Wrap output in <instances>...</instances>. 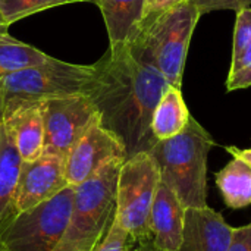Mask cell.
Returning a JSON list of instances; mask_svg holds the SVG:
<instances>
[{
  "label": "cell",
  "mask_w": 251,
  "mask_h": 251,
  "mask_svg": "<svg viewBox=\"0 0 251 251\" xmlns=\"http://www.w3.org/2000/svg\"><path fill=\"white\" fill-rule=\"evenodd\" d=\"M185 207L178 196L162 181L150 212V234L157 251H178L182 243Z\"/></svg>",
  "instance_id": "cell-13"
},
{
  "label": "cell",
  "mask_w": 251,
  "mask_h": 251,
  "mask_svg": "<svg viewBox=\"0 0 251 251\" xmlns=\"http://www.w3.org/2000/svg\"><path fill=\"white\" fill-rule=\"evenodd\" d=\"M190 118L191 113L182 97L181 88L169 85L159 100L151 118L153 137L157 141H162L181 134L187 128Z\"/></svg>",
  "instance_id": "cell-17"
},
{
  "label": "cell",
  "mask_w": 251,
  "mask_h": 251,
  "mask_svg": "<svg viewBox=\"0 0 251 251\" xmlns=\"http://www.w3.org/2000/svg\"><path fill=\"white\" fill-rule=\"evenodd\" d=\"M216 185L229 209H244L251 204V166L238 157L216 174Z\"/></svg>",
  "instance_id": "cell-19"
},
{
  "label": "cell",
  "mask_w": 251,
  "mask_h": 251,
  "mask_svg": "<svg viewBox=\"0 0 251 251\" xmlns=\"http://www.w3.org/2000/svg\"><path fill=\"white\" fill-rule=\"evenodd\" d=\"M97 84V66L51 59L0 79V94L9 101H41L51 97L90 96Z\"/></svg>",
  "instance_id": "cell-5"
},
{
  "label": "cell",
  "mask_w": 251,
  "mask_h": 251,
  "mask_svg": "<svg viewBox=\"0 0 251 251\" xmlns=\"http://www.w3.org/2000/svg\"><path fill=\"white\" fill-rule=\"evenodd\" d=\"M160 184V171L150 151L125 159L116 185L115 219L132 240H146L150 234V212Z\"/></svg>",
  "instance_id": "cell-6"
},
{
  "label": "cell",
  "mask_w": 251,
  "mask_h": 251,
  "mask_svg": "<svg viewBox=\"0 0 251 251\" xmlns=\"http://www.w3.org/2000/svg\"><path fill=\"white\" fill-rule=\"evenodd\" d=\"M76 1H93V0H0V16L6 25H10L37 12L54 6L76 3Z\"/></svg>",
  "instance_id": "cell-20"
},
{
  "label": "cell",
  "mask_w": 251,
  "mask_h": 251,
  "mask_svg": "<svg viewBox=\"0 0 251 251\" xmlns=\"http://www.w3.org/2000/svg\"><path fill=\"white\" fill-rule=\"evenodd\" d=\"M251 87V9L237 12L234 29V49L226 90L235 91Z\"/></svg>",
  "instance_id": "cell-16"
},
{
  "label": "cell",
  "mask_w": 251,
  "mask_h": 251,
  "mask_svg": "<svg viewBox=\"0 0 251 251\" xmlns=\"http://www.w3.org/2000/svg\"><path fill=\"white\" fill-rule=\"evenodd\" d=\"M74 187L15 215L0 234V251H54L69 224Z\"/></svg>",
  "instance_id": "cell-7"
},
{
  "label": "cell",
  "mask_w": 251,
  "mask_h": 251,
  "mask_svg": "<svg viewBox=\"0 0 251 251\" xmlns=\"http://www.w3.org/2000/svg\"><path fill=\"white\" fill-rule=\"evenodd\" d=\"M3 119H4V100L0 94V129L3 126Z\"/></svg>",
  "instance_id": "cell-26"
},
{
  "label": "cell",
  "mask_w": 251,
  "mask_h": 251,
  "mask_svg": "<svg viewBox=\"0 0 251 251\" xmlns=\"http://www.w3.org/2000/svg\"><path fill=\"white\" fill-rule=\"evenodd\" d=\"M226 251H251V222L241 228H234Z\"/></svg>",
  "instance_id": "cell-23"
},
{
  "label": "cell",
  "mask_w": 251,
  "mask_h": 251,
  "mask_svg": "<svg viewBox=\"0 0 251 251\" xmlns=\"http://www.w3.org/2000/svg\"><path fill=\"white\" fill-rule=\"evenodd\" d=\"M44 150L66 156L88 126L100 116L90 96H63L41 100Z\"/></svg>",
  "instance_id": "cell-8"
},
{
  "label": "cell",
  "mask_w": 251,
  "mask_h": 251,
  "mask_svg": "<svg viewBox=\"0 0 251 251\" xmlns=\"http://www.w3.org/2000/svg\"><path fill=\"white\" fill-rule=\"evenodd\" d=\"M68 187L65 176V156L43 151L32 162H22L18 184L13 194V210L21 213L29 210Z\"/></svg>",
  "instance_id": "cell-10"
},
{
  "label": "cell",
  "mask_w": 251,
  "mask_h": 251,
  "mask_svg": "<svg viewBox=\"0 0 251 251\" xmlns=\"http://www.w3.org/2000/svg\"><path fill=\"white\" fill-rule=\"evenodd\" d=\"M96 66L97 84L90 99L101 122L122 140L128 157L149 151L157 141L151 118L169 82L157 69L138 60L129 46L109 49Z\"/></svg>",
  "instance_id": "cell-1"
},
{
  "label": "cell",
  "mask_w": 251,
  "mask_h": 251,
  "mask_svg": "<svg viewBox=\"0 0 251 251\" xmlns=\"http://www.w3.org/2000/svg\"><path fill=\"white\" fill-rule=\"evenodd\" d=\"M125 160H113L74 187L69 224L54 251H93L107 232L116 209V185Z\"/></svg>",
  "instance_id": "cell-4"
},
{
  "label": "cell",
  "mask_w": 251,
  "mask_h": 251,
  "mask_svg": "<svg viewBox=\"0 0 251 251\" xmlns=\"http://www.w3.org/2000/svg\"><path fill=\"white\" fill-rule=\"evenodd\" d=\"M185 0H146V19H151Z\"/></svg>",
  "instance_id": "cell-24"
},
{
  "label": "cell",
  "mask_w": 251,
  "mask_h": 251,
  "mask_svg": "<svg viewBox=\"0 0 251 251\" xmlns=\"http://www.w3.org/2000/svg\"><path fill=\"white\" fill-rule=\"evenodd\" d=\"M225 149H226V151H228L232 157H238V159L244 160L247 165H250L251 166V147L250 149H238V147H235V146H228V147H225Z\"/></svg>",
  "instance_id": "cell-25"
},
{
  "label": "cell",
  "mask_w": 251,
  "mask_h": 251,
  "mask_svg": "<svg viewBox=\"0 0 251 251\" xmlns=\"http://www.w3.org/2000/svg\"><path fill=\"white\" fill-rule=\"evenodd\" d=\"M234 228L209 206L187 207L182 243L178 251H226Z\"/></svg>",
  "instance_id": "cell-12"
},
{
  "label": "cell",
  "mask_w": 251,
  "mask_h": 251,
  "mask_svg": "<svg viewBox=\"0 0 251 251\" xmlns=\"http://www.w3.org/2000/svg\"><path fill=\"white\" fill-rule=\"evenodd\" d=\"M212 147L215 140L191 116L181 134L156 141L149 150L160 171V181L185 209L207 206V159Z\"/></svg>",
  "instance_id": "cell-2"
},
{
  "label": "cell",
  "mask_w": 251,
  "mask_h": 251,
  "mask_svg": "<svg viewBox=\"0 0 251 251\" xmlns=\"http://www.w3.org/2000/svg\"><path fill=\"white\" fill-rule=\"evenodd\" d=\"M22 159L4 124L0 129V234L15 218L12 206Z\"/></svg>",
  "instance_id": "cell-15"
},
{
  "label": "cell",
  "mask_w": 251,
  "mask_h": 251,
  "mask_svg": "<svg viewBox=\"0 0 251 251\" xmlns=\"http://www.w3.org/2000/svg\"><path fill=\"white\" fill-rule=\"evenodd\" d=\"M200 18L196 6L185 0L151 19H146L129 49L138 60L157 69L169 85L182 88L187 53Z\"/></svg>",
  "instance_id": "cell-3"
},
{
  "label": "cell",
  "mask_w": 251,
  "mask_h": 251,
  "mask_svg": "<svg viewBox=\"0 0 251 251\" xmlns=\"http://www.w3.org/2000/svg\"><path fill=\"white\" fill-rule=\"evenodd\" d=\"M103 16L110 49L131 46L138 37L144 18L146 0H93Z\"/></svg>",
  "instance_id": "cell-14"
},
{
  "label": "cell",
  "mask_w": 251,
  "mask_h": 251,
  "mask_svg": "<svg viewBox=\"0 0 251 251\" xmlns=\"http://www.w3.org/2000/svg\"><path fill=\"white\" fill-rule=\"evenodd\" d=\"M0 22H3V19H1V16H0Z\"/></svg>",
  "instance_id": "cell-27"
},
{
  "label": "cell",
  "mask_w": 251,
  "mask_h": 251,
  "mask_svg": "<svg viewBox=\"0 0 251 251\" xmlns=\"http://www.w3.org/2000/svg\"><path fill=\"white\" fill-rule=\"evenodd\" d=\"M7 28L9 25L0 22V79L53 59L44 51L13 38Z\"/></svg>",
  "instance_id": "cell-18"
},
{
  "label": "cell",
  "mask_w": 251,
  "mask_h": 251,
  "mask_svg": "<svg viewBox=\"0 0 251 251\" xmlns=\"http://www.w3.org/2000/svg\"><path fill=\"white\" fill-rule=\"evenodd\" d=\"M190 1L196 6L200 16H203L204 13L216 12V10L240 12L251 6V0H190Z\"/></svg>",
  "instance_id": "cell-22"
},
{
  "label": "cell",
  "mask_w": 251,
  "mask_h": 251,
  "mask_svg": "<svg viewBox=\"0 0 251 251\" xmlns=\"http://www.w3.org/2000/svg\"><path fill=\"white\" fill-rule=\"evenodd\" d=\"M131 240H132L131 235L119 225V222L113 216V221L107 232L93 251H131L129 249Z\"/></svg>",
  "instance_id": "cell-21"
},
{
  "label": "cell",
  "mask_w": 251,
  "mask_h": 251,
  "mask_svg": "<svg viewBox=\"0 0 251 251\" xmlns=\"http://www.w3.org/2000/svg\"><path fill=\"white\" fill-rule=\"evenodd\" d=\"M3 124L10 132L22 162H32L44 150V121L41 101L4 103Z\"/></svg>",
  "instance_id": "cell-11"
},
{
  "label": "cell",
  "mask_w": 251,
  "mask_h": 251,
  "mask_svg": "<svg viewBox=\"0 0 251 251\" xmlns=\"http://www.w3.org/2000/svg\"><path fill=\"white\" fill-rule=\"evenodd\" d=\"M128 157L122 140L104 126L99 116L65 156V176L68 185H79L103 166Z\"/></svg>",
  "instance_id": "cell-9"
}]
</instances>
